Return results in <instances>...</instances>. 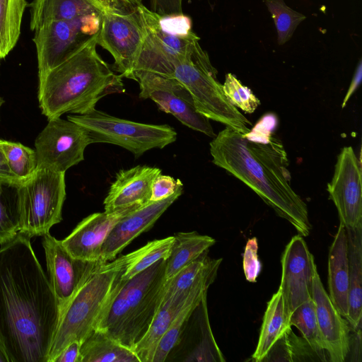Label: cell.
<instances>
[{
  "instance_id": "obj_8",
  "label": "cell",
  "mask_w": 362,
  "mask_h": 362,
  "mask_svg": "<svg viewBox=\"0 0 362 362\" xmlns=\"http://www.w3.org/2000/svg\"><path fill=\"white\" fill-rule=\"evenodd\" d=\"M20 216L19 233L31 238L43 236L62 220L66 198L65 173L37 168L16 188Z\"/></svg>"
},
{
  "instance_id": "obj_39",
  "label": "cell",
  "mask_w": 362,
  "mask_h": 362,
  "mask_svg": "<svg viewBox=\"0 0 362 362\" xmlns=\"http://www.w3.org/2000/svg\"><path fill=\"white\" fill-rule=\"evenodd\" d=\"M257 239L253 237L247 241L243 259V268L247 281L255 283L261 269V262L257 255Z\"/></svg>"
},
{
  "instance_id": "obj_2",
  "label": "cell",
  "mask_w": 362,
  "mask_h": 362,
  "mask_svg": "<svg viewBox=\"0 0 362 362\" xmlns=\"http://www.w3.org/2000/svg\"><path fill=\"white\" fill-rule=\"evenodd\" d=\"M212 162L253 190L303 237L311 230L306 204L291 186L286 152L262 122L243 134L226 127L210 142Z\"/></svg>"
},
{
  "instance_id": "obj_4",
  "label": "cell",
  "mask_w": 362,
  "mask_h": 362,
  "mask_svg": "<svg viewBox=\"0 0 362 362\" xmlns=\"http://www.w3.org/2000/svg\"><path fill=\"white\" fill-rule=\"evenodd\" d=\"M166 259H160L133 278L121 280L95 329L133 349L148 329L165 287Z\"/></svg>"
},
{
  "instance_id": "obj_40",
  "label": "cell",
  "mask_w": 362,
  "mask_h": 362,
  "mask_svg": "<svg viewBox=\"0 0 362 362\" xmlns=\"http://www.w3.org/2000/svg\"><path fill=\"white\" fill-rule=\"evenodd\" d=\"M181 185L182 182L179 179L175 180L171 176L159 174L153 181L150 201L158 202L168 198Z\"/></svg>"
},
{
  "instance_id": "obj_18",
  "label": "cell",
  "mask_w": 362,
  "mask_h": 362,
  "mask_svg": "<svg viewBox=\"0 0 362 362\" xmlns=\"http://www.w3.org/2000/svg\"><path fill=\"white\" fill-rule=\"evenodd\" d=\"M312 298L317 321L329 361H345L350 351V327L325 291L318 272L315 274Z\"/></svg>"
},
{
  "instance_id": "obj_22",
  "label": "cell",
  "mask_w": 362,
  "mask_h": 362,
  "mask_svg": "<svg viewBox=\"0 0 362 362\" xmlns=\"http://www.w3.org/2000/svg\"><path fill=\"white\" fill-rule=\"evenodd\" d=\"M329 296L338 312L349 315V260L345 227L340 223L328 256Z\"/></svg>"
},
{
  "instance_id": "obj_6",
  "label": "cell",
  "mask_w": 362,
  "mask_h": 362,
  "mask_svg": "<svg viewBox=\"0 0 362 362\" xmlns=\"http://www.w3.org/2000/svg\"><path fill=\"white\" fill-rule=\"evenodd\" d=\"M190 93L198 112L243 134L250 131V121L228 100L217 71L206 52L177 64L172 76Z\"/></svg>"
},
{
  "instance_id": "obj_37",
  "label": "cell",
  "mask_w": 362,
  "mask_h": 362,
  "mask_svg": "<svg viewBox=\"0 0 362 362\" xmlns=\"http://www.w3.org/2000/svg\"><path fill=\"white\" fill-rule=\"evenodd\" d=\"M264 3L276 26L278 44L284 45L291 39L306 16L291 9L284 0H265Z\"/></svg>"
},
{
  "instance_id": "obj_42",
  "label": "cell",
  "mask_w": 362,
  "mask_h": 362,
  "mask_svg": "<svg viewBox=\"0 0 362 362\" xmlns=\"http://www.w3.org/2000/svg\"><path fill=\"white\" fill-rule=\"evenodd\" d=\"M81 344L77 341L69 344L53 362H81Z\"/></svg>"
},
{
  "instance_id": "obj_32",
  "label": "cell",
  "mask_w": 362,
  "mask_h": 362,
  "mask_svg": "<svg viewBox=\"0 0 362 362\" xmlns=\"http://www.w3.org/2000/svg\"><path fill=\"white\" fill-rule=\"evenodd\" d=\"M322 361L306 340L293 333L291 327L274 344L262 362Z\"/></svg>"
},
{
  "instance_id": "obj_44",
  "label": "cell",
  "mask_w": 362,
  "mask_h": 362,
  "mask_svg": "<svg viewBox=\"0 0 362 362\" xmlns=\"http://www.w3.org/2000/svg\"><path fill=\"white\" fill-rule=\"evenodd\" d=\"M362 79V62L361 60L359 61L358 64L356 69L355 73L354 74L353 78L351 80V82L350 83V86L348 88V90L344 98L341 107L344 108L346 105L347 102L349 100L354 93L356 91V90L358 88V86L361 83Z\"/></svg>"
},
{
  "instance_id": "obj_31",
  "label": "cell",
  "mask_w": 362,
  "mask_h": 362,
  "mask_svg": "<svg viewBox=\"0 0 362 362\" xmlns=\"http://www.w3.org/2000/svg\"><path fill=\"white\" fill-rule=\"evenodd\" d=\"M26 0H0V59L16 46L20 34Z\"/></svg>"
},
{
  "instance_id": "obj_27",
  "label": "cell",
  "mask_w": 362,
  "mask_h": 362,
  "mask_svg": "<svg viewBox=\"0 0 362 362\" xmlns=\"http://www.w3.org/2000/svg\"><path fill=\"white\" fill-rule=\"evenodd\" d=\"M290 327L284 297L279 288L267 303L257 345L252 356V361L262 362L274 344Z\"/></svg>"
},
{
  "instance_id": "obj_12",
  "label": "cell",
  "mask_w": 362,
  "mask_h": 362,
  "mask_svg": "<svg viewBox=\"0 0 362 362\" xmlns=\"http://www.w3.org/2000/svg\"><path fill=\"white\" fill-rule=\"evenodd\" d=\"M91 144L88 132L69 119L55 117L35 141L37 168L64 173L84 160V151Z\"/></svg>"
},
{
  "instance_id": "obj_45",
  "label": "cell",
  "mask_w": 362,
  "mask_h": 362,
  "mask_svg": "<svg viewBox=\"0 0 362 362\" xmlns=\"http://www.w3.org/2000/svg\"><path fill=\"white\" fill-rule=\"evenodd\" d=\"M123 4L129 7H136L142 4V0H119Z\"/></svg>"
},
{
  "instance_id": "obj_1",
  "label": "cell",
  "mask_w": 362,
  "mask_h": 362,
  "mask_svg": "<svg viewBox=\"0 0 362 362\" xmlns=\"http://www.w3.org/2000/svg\"><path fill=\"white\" fill-rule=\"evenodd\" d=\"M59 317L30 238L18 233L0 247V342L10 362H48Z\"/></svg>"
},
{
  "instance_id": "obj_10",
  "label": "cell",
  "mask_w": 362,
  "mask_h": 362,
  "mask_svg": "<svg viewBox=\"0 0 362 362\" xmlns=\"http://www.w3.org/2000/svg\"><path fill=\"white\" fill-rule=\"evenodd\" d=\"M102 13L49 21L37 27L33 40L37 52L38 76L61 64L94 37L100 30Z\"/></svg>"
},
{
  "instance_id": "obj_3",
  "label": "cell",
  "mask_w": 362,
  "mask_h": 362,
  "mask_svg": "<svg viewBox=\"0 0 362 362\" xmlns=\"http://www.w3.org/2000/svg\"><path fill=\"white\" fill-rule=\"evenodd\" d=\"M98 33L61 64L38 76L39 106L48 119L65 113L86 114L103 97L125 91L122 76L115 74L97 52Z\"/></svg>"
},
{
  "instance_id": "obj_35",
  "label": "cell",
  "mask_w": 362,
  "mask_h": 362,
  "mask_svg": "<svg viewBox=\"0 0 362 362\" xmlns=\"http://www.w3.org/2000/svg\"><path fill=\"white\" fill-rule=\"evenodd\" d=\"M16 188L0 182V245L9 241L19 232Z\"/></svg>"
},
{
  "instance_id": "obj_29",
  "label": "cell",
  "mask_w": 362,
  "mask_h": 362,
  "mask_svg": "<svg viewBox=\"0 0 362 362\" xmlns=\"http://www.w3.org/2000/svg\"><path fill=\"white\" fill-rule=\"evenodd\" d=\"M196 325V339L192 351L184 360L185 361L224 362L223 357L213 335L207 310L206 294H205L193 310Z\"/></svg>"
},
{
  "instance_id": "obj_28",
  "label": "cell",
  "mask_w": 362,
  "mask_h": 362,
  "mask_svg": "<svg viewBox=\"0 0 362 362\" xmlns=\"http://www.w3.org/2000/svg\"><path fill=\"white\" fill-rule=\"evenodd\" d=\"M81 362H140L131 349L95 329L81 344Z\"/></svg>"
},
{
  "instance_id": "obj_14",
  "label": "cell",
  "mask_w": 362,
  "mask_h": 362,
  "mask_svg": "<svg viewBox=\"0 0 362 362\" xmlns=\"http://www.w3.org/2000/svg\"><path fill=\"white\" fill-rule=\"evenodd\" d=\"M42 237L47 278L57 298L61 315L81 286L102 263L73 257L62 241L49 233Z\"/></svg>"
},
{
  "instance_id": "obj_41",
  "label": "cell",
  "mask_w": 362,
  "mask_h": 362,
  "mask_svg": "<svg viewBox=\"0 0 362 362\" xmlns=\"http://www.w3.org/2000/svg\"><path fill=\"white\" fill-rule=\"evenodd\" d=\"M151 11L160 15L182 13V0H150Z\"/></svg>"
},
{
  "instance_id": "obj_11",
  "label": "cell",
  "mask_w": 362,
  "mask_h": 362,
  "mask_svg": "<svg viewBox=\"0 0 362 362\" xmlns=\"http://www.w3.org/2000/svg\"><path fill=\"white\" fill-rule=\"evenodd\" d=\"M144 37L145 31L135 7L103 12L97 44L112 54L115 69L122 77L136 81L135 69Z\"/></svg>"
},
{
  "instance_id": "obj_17",
  "label": "cell",
  "mask_w": 362,
  "mask_h": 362,
  "mask_svg": "<svg viewBox=\"0 0 362 362\" xmlns=\"http://www.w3.org/2000/svg\"><path fill=\"white\" fill-rule=\"evenodd\" d=\"M182 192L183 184L168 198L151 202L122 218L103 242L100 262L103 264L114 259L134 239L150 229Z\"/></svg>"
},
{
  "instance_id": "obj_30",
  "label": "cell",
  "mask_w": 362,
  "mask_h": 362,
  "mask_svg": "<svg viewBox=\"0 0 362 362\" xmlns=\"http://www.w3.org/2000/svg\"><path fill=\"white\" fill-rule=\"evenodd\" d=\"M207 254L208 252L166 281L163 295L170 296L188 291L206 279H216L222 259H211Z\"/></svg>"
},
{
  "instance_id": "obj_15",
  "label": "cell",
  "mask_w": 362,
  "mask_h": 362,
  "mask_svg": "<svg viewBox=\"0 0 362 362\" xmlns=\"http://www.w3.org/2000/svg\"><path fill=\"white\" fill-rule=\"evenodd\" d=\"M281 290L288 318L301 304L312 298L313 279L317 272L314 257L300 235L285 247L281 259Z\"/></svg>"
},
{
  "instance_id": "obj_5",
  "label": "cell",
  "mask_w": 362,
  "mask_h": 362,
  "mask_svg": "<svg viewBox=\"0 0 362 362\" xmlns=\"http://www.w3.org/2000/svg\"><path fill=\"white\" fill-rule=\"evenodd\" d=\"M100 265L81 286L61 314L48 362H53L71 341H77L81 344L95 329L120 284V272L104 269Z\"/></svg>"
},
{
  "instance_id": "obj_48",
  "label": "cell",
  "mask_w": 362,
  "mask_h": 362,
  "mask_svg": "<svg viewBox=\"0 0 362 362\" xmlns=\"http://www.w3.org/2000/svg\"><path fill=\"white\" fill-rule=\"evenodd\" d=\"M1 141V139H0V142Z\"/></svg>"
},
{
  "instance_id": "obj_33",
  "label": "cell",
  "mask_w": 362,
  "mask_h": 362,
  "mask_svg": "<svg viewBox=\"0 0 362 362\" xmlns=\"http://www.w3.org/2000/svg\"><path fill=\"white\" fill-rule=\"evenodd\" d=\"M289 323L301 332L302 337L322 361H327L325 358L326 351L319 329L313 298L301 304L291 313Z\"/></svg>"
},
{
  "instance_id": "obj_13",
  "label": "cell",
  "mask_w": 362,
  "mask_h": 362,
  "mask_svg": "<svg viewBox=\"0 0 362 362\" xmlns=\"http://www.w3.org/2000/svg\"><path fill=\"white\" fill-rule=\"evenodd\" d=\"M135 76L140 98L152 100L161 111L173 115L193 130L216 136L209 119L197 112L190 93L176 78L147 71H136Z\"/></svg>"
},
{
  "instance_id": "obj_47",
  "label": "cell",
  "mask_w": 362,
  "mask_h": 362,
  "mask_svg": "<svg viewBox=\"0 0 362 362\" xmlns=\"http://www.w3.org/2000/svg\"><path fill=\"white\" fill-rule=\"evenodd\" d=\"M4 103V99L0 96V110H1V107Z\"/></svg>"
},
{
  "instance_id": "obj_38",
  "label": "cell",
  "mask_w": 362,
  "mask_h": 362,
  "mask_svg": "<svg viewBox=\"0 0 362 362\" xmlns=\"http://www.w3.org/2000/svg\"><path fill=\"white\" fill-rule=\"evenodd\" d=\"M222 86L224 94L230 104L245 113L254 112L260 105L256 95L249 88L243 85L235 75L227 74Z\"/></svg>"
},
{
  "instance_id": "obj_16",
  "label": "cell",
  "mask_w": 362,
  "mask_h": 362,
  "mask_svg": "<svg viewBox=\"0 0 362 362\" xmlns=\"http://www.w3.org/2000/svg\"><path fill=\"white\" fill-rule=\"evenodd\" d=\"M327 191L340 223L350 228L362 226L361 169L351 146L344 147L337 156Z\"/></svg>"
},
{
  "instance_id": "obj_20",
  "label": "cell",
  "mask_w": 362,
  "mask_h": 362,
  "mask_svg": "<svg viewBox=\"0 0 362 362\" xmlns=\"http://www.w3.org/2000/svg\"><path fill=\"white\" fill-rule=\"evenodd\" d=\"M160 173V168L148 165L119 170L104 200L105 211L138 209L150 203L153 181Z\"/></svg>"
},
{
  "instance_id": "obj_25",
  "label": "cell",
  "mask_w": 362,
  "mask_h": 362,
  "mask_svg": "<svg viewBox=\"0 0 362 362\" xmlns=\"http://www.w3.org/2000/svg\"><path fill=\"white\" fill-rule=\"evenodd\" d=\"M30 30L54 20H69L107 9L97 0H33L30 4Z\"/></svg>"
},
{
  "instance_id": "obj_34",
  "label": "cell",
  "mask_w": 362,
  "mask_h": 362,
  "mask_svg": "<svg viewBox=\"0 0 362 362\" xmlns=\"http://www.w3.org/2000/svg\"><path fill=\"white\" fill-rule=\"evenodd\" d=\"M1 146L12 173L22 182L30 179L37 168L35 150L21 143L2 140Z\"/></svg>"
},
{
  "instance_id": "obj_9",
  "label": "cell",
  "mask_w": 362,
  "mask_h": 362,
  "mask_svg": "<svg viewBox=\"0 0 362 362\" xmlns=\"http://www.w3.org/2000/svg\"><path fill=\"white\" fill-rule=\"evenodd\" d=\"M135 8L145 31L135 71H147L171 77L177 64L204 51L195 33L181 35L167 31L160 25L157 13L142 4Z\"/></svg>"
},
{
  "instance_id": "obj_21",
  "label": "cell",
  "mask_w": 362,
  "mask_h": 362,
  "mask_svg": "<svg viewBox=\"0 0 362 362\" xmlns=\"http://www.w3.org/2000/svg\"><path fill=\"white\" fill-rule=\"evenodd\" d=\"M214 279H206L188 291L163 295L154 318L142 339L133 349L140 362H152L158 344L176 315L190 302L207 293Z\"/></svg>"
},
{
  "instance_id": "obj_46",
  "label": "cell",
  "mask_w": 362,
  "mask_h": 362,
  "mask_svg": "<svg viewBox=\"0 0 362 362\" xmlns=\"http://www.w3.org/2000/svg\"><path fill=\"white\" fill-rule=\"evenodd\" d=\"M0 362H10L9 358L3 346L1 343L0 342Z\"/></svg>"
},
{
  "instance_id": "obj_23",
  "label": "cell",
  "mask_w": 362,
  "mask_h": 362,
  "mask_svg": "<svg viewBox=\"0 0 362 362\" xmlns=\"http://www.w3.org/2000/svg\"><path fill=\"white\" fill-rule=\"evenodd\" d=\"M349 260V315L346 320L354 331L361 329L362 318V226L345 228Z\"/></svg>"
},
{
  "instance_id": "obj_7",
  "label": "cell",
  "mask_w": 362,
  "mask_h": 362,
  "mask_svg": "<svg viewBox=\"0 0 362 362\" xmlns=\"http://www.w3.org/2000/svg\"><path fill=\"white\" fill-rule=\"evenodd\" d=\"M67 119L83 127L90 143L119 146L139 158L153 148H163L177 139L168 124H149L115 117L95 108L83 115L71 114Z\"/></svg>"
},
{
  "instance_id": "obj_24",
  "label": "cell",
  "mask_w": 362,
  "mask_h": 362,
  "mask_svg": "<svg viewBox=\"0 0 362 362\" xmlns=\"http://www.w3.org/2000/svg\"><path fill=\"white\" fill-rule=\"evenodd\" d=\"M174 236L154 240L127 255L110 262L100 265V268L121 272L122 281L129 280L160 259H166L170 253Z\"/></svg>"
},
{
  "instance_id": "obj_36",
  "label": "cell",
  "mask_w": 362,
  "mask_h": 362,
  "mask_svg": "<svg viewBox=\"0 0 362 362\" xmlns=\"http://www.w3.org/2000/svg\"><path fill=\"white\" fill-rule=\"evenodd\" d=\"M205 294H207V293L190 302L176 315L161 337L152 362L165 361L170 352L180 344L187 320Z\"/></svg>"
},
{
  "instance_id": "obj_43",
  "label": "cell",
  "mask_w": 362,
  "mask_h": 362,
  "mask_svg": "<svg viewBox=\"0 0 362 362\" xmlns=\"http://www.w3.org/2000/svg\"><path fill=\"white\" fill-rule=\"evenodd\" d=\"M2 141V140H1ZM0 142V182L13 187H18L22 182L10 170L3 153Z\"/></svg>"
},
{
  "instance_id": "obj_26",
  "label": "cell",
  "mask_w": 362,
  "mask_h": 362,
  "mask_svg": "<svg viewBox=\"0 0 362 362\" xmlns=\"http://www.w3.org/2000/svg\"><path fill=\"white\" fill-rule=\"evenodd\" d=\"M169 257L166 259L165 279L170 280L189 264L209 252L216 240L196 231L179 232L174 235Z\"/></svg>"
},
{
  "instance_id": "obj_19",
  "label": "cell",
  "mask_w": 362,
  "mask_h": 362,
  "mask_svg": "<svg viewBox=\"0 0 362 362\" xmlns=\"http://www.w3.org/2000/svg\"><path fill=\"white\" fill-rule=\"evenodd\" d=\"M136 209H122L112 213L92 214L83 218L61 240L63 246L76 258L87 262H100L101 248L115 225L124 216Z\"/></svg>"
}]
</instances>
